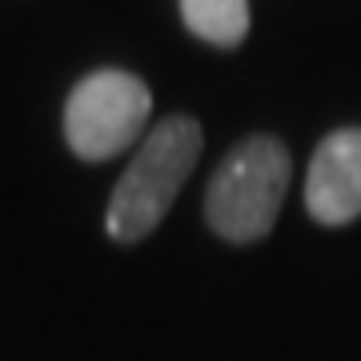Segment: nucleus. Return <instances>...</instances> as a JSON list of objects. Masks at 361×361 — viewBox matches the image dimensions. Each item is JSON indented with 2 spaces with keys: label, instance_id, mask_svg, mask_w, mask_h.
Masks as SVG:
<instances>
[{
  "label": "nucleus",
  "instance_id": "obj_1",
  "mask_svg": "<svg viewBox=\"0 0 361 361\" xmlns=\"http://www.w3.org/2000/svg\"><path fill=\"white\" fill-rule=\"evenodd\" d=\"M201 145H205V137L193 116H165L145 137L137 157L116 180L109 213H104V229L113 241H125V245L141 241L165 221L180 185L197 169Z\"/></svg>",
  "mask_w": 361,
  "mask_h": 361
},
{
  "label": "nucleus",
  "instance_id": "obj_2",
  "mask_svg": "<svg viewBox=\"0 0 361 361\" xmlns=\"http://www.w3.org/2000/svg\"><path fill=\"white\" fill-rule=\"evenodd\" d=\"M289 189V153L273 137H249L217 165L205 189L209 229L249 245L273 229Z\"/></svg>",
  "mask_w": 361,
  "mask_h": 361
},
{
  "label": "nucleus",
  "instance_id": "obj_3",
  "mask_svg": "<svg viewBox=\"0 0 361 361\" xmlns=\"http://www.w3.org/2000/svg\"><path fill=\"white\" fill-rule=\"evenodd\" d=\"M149 113H153V92L141 77L101 68L68 92L65 141L80 161H109L141 137Z\"/></svg>",
  "mask_w": 361,
  "mask_h": 361
},
{
  "label": "nucleus",
  "instance_id": "obj_4",
  "mask_svg": "<svg viewBox=\"0 0 361 361\" xmlns=\"http://www.w3.org/2000/svg\"><path fill=\"white\" fill-rule=\"evenodd\" d=\"M305 209L322 225L361 217V129H337L317 145L305 177Z\"/></svg>",
  "mask_w": 361,
  "mask_h": 361
},
{
  "label": "nucleus",
  "instance_id": "obj_5",
  "mask_svg": "<svg viewBox=\"0 0 361 361\" xmlns=\"http://www.w3.org/2000/svg\"><path fill=\"white\" fill-rule=\"evenodd\" d=\"M180 20L209 44L233 49L249 32V0H180Z\"/></svg>",
  "mask_w": 361,
  "mask_h": 361
}]
</instances>
